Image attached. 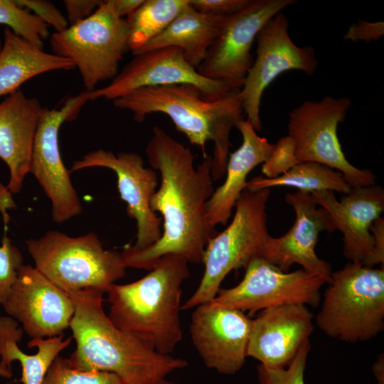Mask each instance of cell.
Masks as SVG:
<instances>
[{
	"instance_id": "obj_16",
	"label": "cell",
	"mask_w": 384,
	"mask_h": 384,
	"mask_svg": "<svg viewBox=\"0 0 384 384\" xmlns=\"http://www.w3.org/2000/svg\"><path fill=\"white\" fill-rule=\"evenodd\" d=\"M2 306L32 338L63 334L70 327L75 313L68 294L29 265L20 268Z\"/></svg>"
},
{
	"instance_id": "obj_38",
	"label": "cell",
	"mask_w": 384,
	"mask_h": 384,
	"mask_svg": "<svg viewBox=\"0 0 384 384\" xmlns=\"http://www.w3.org/2000/svg\"><path fill=\"white\" fill-rule=\"evenodd\" d=\"M116 15L122 18L135 11L144 0H110Z\"/></svg>"
},
{
	"instance_id": "obj_24",
	"label": "cell",
	"mask_w": 384,
	"mask_h": 384,
	"mask_svg": "<svg viewBox=\"0 0 384 384\" xmlns=\"http://www.w3.org/2000/svg\"><path fill=\"white\" fill-rule=\"evenodd\" d=\"M224 17L197 11L190 4L159 36L133 53L164 47H177L182 50L186 61L198 68L217 37Z\"/></svg>"
},
{
	"instance_id": "obj_1",
	"label": "cell",
	"mask_w": 384,
	"mask_h": 384,
	"mask_svg": "<svg viewBox=\"0 0 384 384\" xmlns=\"http://www.w3.org/2000/svg\"><path fill=\"white\" fill-rule=\"evenodd\" d=\"M145 153L161 177L150 206L161 215L163 230L159 240L145 249L126 245L121 252L124 265L149 271L167 254L201 264L208 242L218 233L206 218L207 203L214 191L211 156H204L196 167L191 149L159 127H153Z\"/></svg>"
},
{
	"instance_id": "obj_9",
	"label": "cell",
	"mask_w": 384,
	"mask_h": 384,
	"mask_svg": "<svg viewBox=\"0 0 384 384\" xmlns=\"http://www.w3.org/2000/svg\"><path fill=\"white\" fill-rule=\"evenodd\" d=\"M351 105L348 97L325 96L320 101H305L289 112L288 135L295 146L299 161L326 165L341 172L351 188L374 185L369 169L352 165L343 152L337 127Z\"/></svg>"
},
{
	"instance_id": "obj_23",
	"label": "cell",
	"mask_w": 384,
	"mask_h": 384,
	"mask_svg": "<svg viewBox=\"0 0 384 384\" xmlns=\"http://www.w3.org/2000/svg\"><path fill=\"white\" fill-rule=\"evenodd\" d=\"M75 68L70 60L47 53L9 28H4L0 50V97L20 89L21 85L38 75Z\"/></svg>"
},
{
	"instance_id": "obj_25",
	"label": "cell",
	"mask_w": 384,
	"mask_h": 384,
	"mask_svg": "<svg viewBox=\"0 0 384 384\" xmlns=\"http://www.w3.org/2000/svg\"><path fill=\"white\" fill-rule=\"evenodd\" d=\"M23 330L11 316H0V365L11 370V363H21L23 384H42L46 374L55 358L67 348L73 337L63 340V334L47 338H32L28 348L36 347L37 353L28 355L18 346Z\"/></svg>"
},
{
	"instance_id": "obj_7",
	"label": "cell",
	"mask_w": 384,
	"mask_h": 384,
	"mask_svg": "<svg viewBox=\"0 0 384 384\" xmlns=\"http://www.w3.org/2000/svg\"><path fill=\"white\" fill-rule=\"evenodd\" d=\"M26 245L36 269L64 291L97 289L106 292L125 274L121 252L105 250L94 233L71 237L51 230L26 240Z\"/></svg>"
},
{
	"instance_id": "obj_26",
	"label": "cell",
	"mask_w": 384,
	"mask_h": 384,
	"mask_svg": "<svg viewBox=\"0 0 384 384\" xmlns=\"http://www.w3.org/2000/svg\"><path fill=\"white\" fill-rule=\"evenodd\" d=\"M277 186L293 187L299 191L309 193L331 191L346 194L351 189L341 172L326 165L311 161L300 162L274 178L256 176L247 181L246 188L270 189L271 187Z\"/></svg>"
},
{
	"instance_id": "obj_37",
	"label": "cell",
	"mask_w": 384,
	"mask_h": 384,
	"mask_svg": "<svg viewBox=\"0 0 384 384\" xmlns=\"http://www.w3.org/2000/svg\"><path fill=\"white\" fill-rule=\"evenodd\" d=\"M374 238V248L372 255L364 265L373 267L374 265L384 262V220L379 217L370 227Z\"/></svg>"
},
{
	"instance_id": "obj_30",
	"label": "cell",
	"mask_w": 384,
	"mask_h": 384,
	"mask_svg": "<svg viewBox=\"0 0 384 384\" xmlns=\"http://www.w3.org/2000/svg\"><path fill=\"white\" fill-rule=\"evenodd\" d=\"M310 341L306 342L292 361L284 368H268L261 364L257 366L260 384H304V372Z\"/></svg>"
},
{
	"instance_id": "obj_17",
	"label": "cell",
	"mask_w": 384,
	"mask_h": 384,
	"mask_svg": "<svg viewBox=\"0 0 384 384\" xmlns=\"http://www.w3.org/2000/svg\"><path fill=\"white\" fill-rule=\"evenodd\" d=\"M284 199L294 211V222L283 235L270 236L260 257L284 272H289L293 264H299L329 283L332 273L331 265L317 256L315 247L321 232L336 230L331 217L325 209L318 208L309 193L297 191L287 193Z\"/></svg>"
},
{
	"instance_id": "obj_20",
	"label": "cell",
	"mask_w": 384,
	"mask_h": 384,
	"mask_svg": "<svg viewBox=\"0 0 384 384\" xmlns=\"http://www.w3.org/2000/svg\"><path fill=\"white\" fill-rule=\"evenodd\" d=\"M310 194L329 213L335 229L342 233L344 256L364 265L374 248L370 227L384 210L383 188L375 184L351 188L340 201L331 191Z\"/></svg>"
},
{
	"instance_id": "obj_8",
	"label": "cell",
	"mask_w": 384,
	"mask_h": 384,
	"mask_svg": "<svg viewBox=\"0 0 384 384\" xmlns=\"http://www.w3.org/2000/svg\"><path fill=\"white\" fill-rule=\"evenodd\" d=\"M129 38L126 19L116 15L110 0H104L88 18L54 32L50 45L53 53L73 61L85 90L90 92L118 74L120 62L130 50Z\"/></svg>"
},
{
	"instance_id": "obj_33",
	"label": "cell",
	"mask_w": 384,
	"mask_h": 384,
	"mask_svg": "<svg viewBox=\"0 0 384 384\" xmlns=\"http://www.w3.org/2000/svg\"><path fill=\"white\" fill-rule=\"evenodd\" d=\"M20 6L40 18L48 26H52L55 32L66 29L69 25L67 18L50 1L46 0H15Z\"/></svg>"
},
{
	"instance_id": "obj_4",
	"label": "cell",
	"mask_w": 384,
	"mask_h": 384,
	"mask_svg": "<svg viewBox=\"0 0 384 384\" xmlns=\"http://www.w3.org/2000/svg\"><path fill=\"white\" fill-rule=\"evenodd\" d=\"M240 90L207 100L191 85L142 87L112 102L116 107L131 112L140 123L152 113L165 114L191 144L201 148L204 156L206 143L213 142L211 176L218 181L225 174L230 131L243 119Z\"/></svg>"
},
{
	"instance_id": "obj_27",
	"label": "cell",
	"mask_w": 384,
	"mask_h": 384,
	"mask_svg": "<svg viewBox=\"0 0 384 384\" xmlns=\"http://www.w3.org/2000/svg\"><path fill=\"white\" fill-rule=\"evenodd\" d=\"M189 5V0H144L125 19L132 54L162 33Z\"/></svg>"
},
{
	"instance_id": "obj_19",
	"label": "cell",
	"mask_w": 384,
	"mask_h": 384,
	"mask_svg": "<svg viewBox=\"0 0 384 384\" xmlns=\"http://www.w3.org/2000/svg\"><path fill=\"white\" fill-rule=\"evenodd\" d=\"M306 306L289 304L260 311L252 319L247 356L268 368H286L314 331Z\"/></svg>"
},
{
	"instance_id": "obj_14",
	"label": "cell",
	"mask_w": 384,
	"mask_h": 384,
	"mask_svg": "<svg viewBox=\"0 0 384 384\" xmlns=\"http://www.w3.org/2000/svg\"><path fill=\"white\" fill-rule=\"evenodd\" d=\"M191 85L202 97L215 100L230 90L223 82L201 75L177 47H164L134 55L111 82L90 92V100H114L142 87Z\"/></svg>"
},
{
	"instance_id": "obj_18",
	"label": "cell",
	"mask_w": 384,
	"mask_h": 384,
	"mask_svg": "<svg viewBox=\"0 0 384 384\" xmlns=\"http://www.w3.org/2000/svg\"><path fill=\"white\" fill-rule=\"evenodd\" d=\"M252 319L245 313L208 302L191 315L192 343L205 366L224 375L241 370L247 356Z\"/></svg>"
},
{
	"instance_id": "obj_12",
	"label": "cell",
	"mask_w": 384,
	"mask_h": 384,
	"mask_svg": "<svg viewBox=\"0 0 384 384\" xmlns=\"http://www.w3.org/2000/svg\"><path fill=\"white\" fill-rule=\"evenodd\" d=\"M295 0H250L240 11L223 18L220 31L198 72L223 82L230 90H240L253 63L250 53L263 26Z\"/></svg>"
},
{
	"instance_id": "obj_40",
	"label": "cell",
	"mask_w": 384,
	"mask_h": 384,
	"mask_svg": "<svg viewBox=\"0 0 384 384\" xmlns=\"http://www.w3.org/2000/svg\"><path fill=\"white\" fill-rule=\"evenodd\" d=\"M372 371L378 384H384V356L380 353L372 366Z\"/></svg>"
},
{
	"instance_id": "obj_43",
	"label": "cell",
	"mask_w": 384,
	"mask_h": 384,
	"mask_svg": "<svg viewBox=\"0 0 384 384\" xmlns=\"http://www.w3.org/2000/svg\"><path fill=\"white\" fill-rule=\"evenodd\" d=\"M1 46H2V41H1V40L0 39V50H1Z\"/></svg>"
},
{
	"instance_id": "obj_42",
	"label": "cell",
	"mask_w": 384,
	"mask_h": 384,
	"mask_svg": "<svg viewBox=\"0 0 384 384\" xmlns=\"http://www.w3.org/2000/svg\"><path fill=\"white\" fill-rule=\"evenodd\" d=\"M153 384H176L172 381L168 380L166 378L161 379Z\"/></svg>"
},
{
	"instance_id": "obj_10",
	"label": "cell",
	"mask_w": 384,
	"mask_h": 384,
	"mask_svg": "<svg viewBox=\"0 0 384 384\" xmlns=\"http://www.w3.org/2000/svg\"><path fill=\"white\" fill-rule=\"evenodd\" d=\"M245 270L240 283L220 289L208 303L249 314L289 304L316 308L321 301L320 289L326 283L324 278L304 269L284 272L260 256L254 257Z\"/></svg>"
},
{
	"instance_id": "obj_15",
	"label": "cell",
	"mask_w": 384,
	"mask_h": 384,
	"mask_svg": "<svg viewBox=\"0 0 384 384\" xmlns=\"http://www.w3.org/2000/svg\"><path fill=\"white\" fill-rule=\"evenodd\" d=\"M91 167L107 168L116 174L120 198L127 203V215L137 223V240L132 247L143 250L158 241L162 233V220L150 206L151 197L157 187V172L145 167L143 158L137 153L114 154L101 149L75 161L70 171Z\"/></svg>"
},
{
	"instance_id": "obj_36",
	"label": "cell",
	"mask_w": 384,
	"mask_h": 384,
	"mask_svg": "<svg viewBox=\"0 0 384 384\" xmlns=\"http://www.w3.org/2000/svg\"><path fill=\"white\" fill-rule=\"evenodd\" d=\"M99 0H65L63 1L67 20L70 25L75 24L90 16L98 8Z\"/></svg>"
},
{
	"instance_id": "obj_22",
	"label": "cell",
	"mask_w": 384,
	"mask_h": 384,
	"mask_svg": "<svg viewBox=\"0 0 384 384\" xmlns=\"http://www.w3.org/2000/svg\"><path fill=\"white\" fill-rule=\"evenodd\" d=\"M235 127L242 135V144L228 156L225 179L214 190L207 203L206 218L213 228L228 223L238 198L247 187L248 174L266 161L274 146L259 136L247 119H242Z\"/></svg>"
},
{
	"instance_id": "obj_2",
	"label": "cell",
	"mask_w": 384,
	"mask_h": 384,
	"mask_svg": "<svg viewBox=\"0 0 384 384\" xmlns=\"http://www.w3.org/2000/svg\"><path fill=\"white\" fill-rule=\"evenodd\" d=\"M65 292L75 306L70 328L76 348L68 358L72 368L112 373L124 384H153L187 366L186 360L158 353L117 327L103 309V291Z\"/></svg>"
},
{
	"instance_id": "obj_29",
	"label": "cell",
	"mask_w": 384,
	"mask_h": 384,
	"mask_svg": "<svg viewBox=\"0 0 384 384\" xmlns=\"http://www.w3.org/2000/svg\"><path fill=\"white\" fill-rule=\"evenodd\" d=\"M42 384H124L115 374L105 371H81L58 356L49 367Z\"/></svg>"
},
{
	"instance_id": "obj_6",
	"label": "cell",
	"mask_w": 384,
	"mask_h": 384,
	"mask_svg": "<svg viewBox=\"0 0 384 384\" xmlns=\"http://www.w3.org/2000/svg\"><path fill=\"white\" fill-rule=\"evenodd\" d=\"M269 188H245L235 206L231 223L208 243L202 263L205 270L194 293L181 305L188 310L213 299L225 277L233 270L244 267L262 250L270 237L267 204Z\"/></svg>"
},
{
	"instance_id": "obj_11",
	"label": "cell",
	"mask_w": 384,
	"mask_h": 384,
	"mask_svg": "<svg viewBox=\"0 0 384 384\" xmlns=\"http://www.w3.org/2000/svg\"><path fill=\"white\" fill-rule=\"evenodd\" d=\"M90 100V92L84 90L67 98L58 108L45 107L36 129L31 155L32 173L52 205L53 220L63 223L81 213L80 200L73 187L70 171L60 155L58 134L61 125L77 118Z\"/></svg>"
},
{
	"instance_id": "obj_39",
	"label": "cell",
	"mask_w": 384,
	"mask_h": 384,
	"mask_svg": "<svg viewBox=\"0 0 384 384\" xmlns=\"http://www.w3.org/2000/svg\"><path fill=\"white\" fill-rule=\"evenodd\" d=\"M11 192L0 184V210L4 213V226L9 222V216L6 212V208L14 206V203L11 199Z\"/></svg>"
},
{
	"instance_id": "obj_32",
	"label": "cell",
	"mask_w": 384,
	"mask_h": 384,
	"mask_svg": "<svg viewBox=\"0 0 384 384\" xmlns=\"http://www.w3.org/2000/svg\"><path fill=\"white\" fill-rule=\"evenodd\" d=\"M299 164L292 139L287 135L280 138L269 156L262 164V173L267 178L279 177Z\"/></svg>"
},
{
	"instance_id": "obj_31",
	"label": "cell",
	"mask_w": 384,
	"mask_h": 384,
	"mask_svg": "<svg viewBox=\"0 0 384 384\" xmlns=\"http://www.w3.org/2000/svg\"><path fill=\"white\" fill-rule=\"evenodd\" d=\"M5 228L0 246V304L6 300L17 278L20 268L23 265L20 250L6 235Z\"/></svg>"
},
{
	"instance_id": "obj_21",
	"label": "cell",
	"mask_w": 384,
	"mask_h": 384,
	"mask_svg": "<svg viewBox=\"0 0 384 384\" xmlns=\"http://www.w3.org/2000/svg\"><path fill=\"white\" fill-rule=\"evenodd\" d=\"M43 107L38 99L21 89L0 102V159L9 169L6 188L18 193L30 173L34 137Z\"/></svg>"
},
{
	"instance_id": "obj_5",
	"label": "cell",
	"mask_w": 384,
	"mask_h": 384,
	"mask_svg": "<svg viewBox=\"0 0 384 384\" xmlns=\"http://www.w3.org/2000/svg\"><path fill=\"white\" fill-rule=\"evenodd\" d=\"M316 324L328 336L355 343L384 329V268L348 262L332 272Z\"/></svg>"
},
{
	"instance_id": "obj_34",
	"label": "cell",
	"mask_w": 384,
	"mask_h": 384,
	"mask_svg": "<svg viewBox=\"0 0 384 384\" xmlns=\"http://www.w3.org/2000/svg\"><path fill=\"white\" fill-rule=\"evenodd\" d=\"M250 0H189L190 6L202 14L225 17L245 8Z\"/></svg>"
},
{
	"instance_id": "obj_3",
	"label": "cell",
	"mask_w": 384,
	"mask_h": 384,
	"mask_svg": "<svg viewBox=\"0 0 384 384\" xmlns=\"http://www.w3.org/2000/svg\"><path fill=\"white\" fill-rule=\"evenodd\" d=\"M189 273L183 257L162 256L142 278L107 288L108 317L122 331L170 355L183 337L179 313L182 284Z\"/></svg>"
},
{
	"instance_id": "obj_35",
	"label": "cell",
	"mask_w": 384,
	"mask_h": 384,
	"mask_svg": "<svg viewBox=\"0 0 384 384\" xmlns=\"http://www.w3.org/2000/svg\"><path fill=\"white\" fill-rule=\"evenodd\" d=\"M384 34L383 21L368 22L359 19L352 24L344 36V39L351 41H364L367 43L379 40Z\"/></svg>"
},
{
	"instance_id": "obj_28",
	"label": "cell",
	"mask_w": 384,
	"mask_h": 384,
	"mask_svg": "<svg viewBox=\"0 0 384 384\" xmlns=\"http://www.w3.org/2000/svg\"><path fill=\"white\" fill-rule=\"evenodd\" d=\"M0 24L42 49L44 41L49 36V26L32 12L18 5L15 0H0Z\"/></svg>"
},
{
	"instance_id": "obj_41",
	"label": "cell",
	"mask_w": 384,
	"mask_h": 384,
	"mask_svg": "<svg viewBox=\"0 0 384 384\" xmlns=\"http://www.w3.org/2000/svg\"><path fill=\"white\" fill-rule=\"evenodd\" d=\"M12 370L2 367L0 365V376L4 378H11L12 377Z\"/></svg>"
},
{
	"instance_id": "obj_13",
	"label": "cell",
	"mask_w": 384,
	"mask_h": 384,
	"mask_svg": "<svg viewBox=\"0 0 384 384\" xmlns=\"http://www.w3.org/2000/svg\"><path fill=\"white\" fill-rule=\"evenodd\" d=\"M289 21L279 12L260 30L256 38V58L240 90L244 114L257 132L262 129L260 104L265 90L282 73L298 70L314 74L318 60L314 48L299 47L288 33Z\"/></svg>"
}]
</instances>
